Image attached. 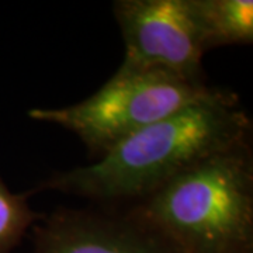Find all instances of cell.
<instances>
[{
  "instance_id": "obj_1",
  "label": "cell",
  "mask_w": 253,
  "mask_h": 253,
  "mask_svg": "<svg viewBox=\"0 0 253 253\" xmlns=\"http://www.w3.org/2000/svg\"><path fill=\"white\" fill-rule=\"evenodd\" d=\"M251 121L234 94L207 97L123 139L86 166L40 186L96 200L142 199L201 161L248 141Z\"/></svg>"
},
{
  "instance_id": "obj_5",
  "label": "cell",
  "mask_w": 253,
  "mask_h": 253,
  "mask_svg": "<svg viewBox=\"0 0 253 253\" xmlns=\"http://www.w3.org/2000/svg\"><path fill=\"white\" fill-rule=\"evenodd\" d=\"M31 229L26 253H179L134 210H62L38 219Z\"/></svg>"
},
{
  "instance_id": "obj_3",
  "label": "cell",
  "mask_w": 253,
  "mask_h": 253,
  "mask_svg": "<svg viewBox=\"0 0 253 253\" xmlns=\"http://www.w3.org/2000/svg\"><path fill=\"white\" fill-rule=\"evenodd\" d=\"M212 89L158 69L120 66L114 76L81 103L36 107L28 117L73 132L100 156L123 139L207 97Z\"/></svg>"
},
{
  "instance_id": "obj_4",
  "label": "cell",
  "mask_w": 253,
  "mask_h": 253,
  "mask_svg": "<svg viewBox=\"0 0 253 253\" xmlns=\"http://www.w3.org/2000/svg\"><path fill=\"white\" fill-rule=\"evenodd\" d=\"M113 10L126 45L123 68L203 82L208 49L197 0H117Z\"/></svg>"
},
{
  "instance_id": "obj_7",
  "label": "cell",
  "mask_w": 253,
  "mask_h": 253,
  "mask_svg": "<svg viewBox=\"0 0 253 253\" xmlns=\"http://www.w3.org/2000/svg\"><path fill=\"white\" fill-rule=\"evenodd\" d=\"M37 218L27 199L10 191L0 177V253L14 252Z\"/></svg>"
},
{
  "instance_id": "obj_2",
  "label": "cell",
  "mask_w": 253,
  "mask_h": 253,
  "mask_svg": "<svg viewBox=\"0 0 253 253\" xmlns=\"http://www.w3.org/2000/svg\"><path fill=\"white\" fill-rule=\"evenodd\" d=\"M248 141L191 166L134 211L179 253H253Z\"/></svg>"
},
{
  "instance_id": "obj_6",
  "label": "cell",
  "mask_w": 253,
  "mask_h": 253,
  "mask_svg": "<svg viewBox=\"0 0 253 253\" xmlns=\"http://www.w3.org/2000/svg\"><path fill=\"white\" fill-rule=\"evenodd\" d=\"M207 49L253 41L252 0H197Z\"/></svg>"
}]
</instances>
